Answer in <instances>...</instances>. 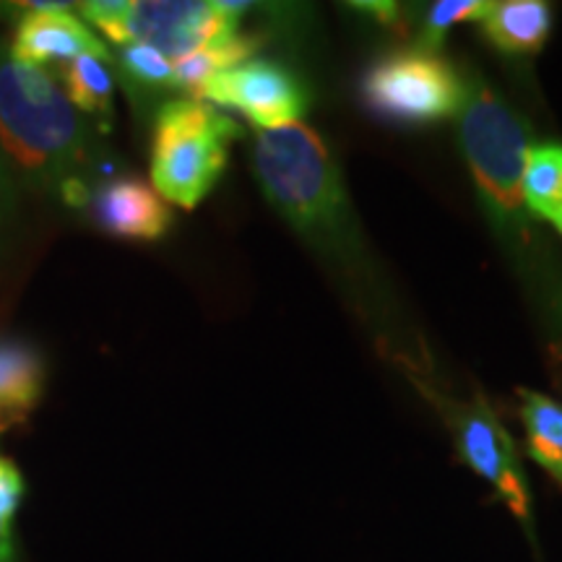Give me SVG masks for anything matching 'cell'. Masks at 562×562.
I'll use <instances>...</instances> for the list:
<instances>
[{"instance_id": "1", "label": "cell", "mask_w": 562, "mask_h": 562, "mask_svg": "<svg viewBox=\"0 0 562 562\" xmlns=\"http://www.w3.org/2000/svg\"><path fill=\"white\" fill-rule=\"evenodd\" d=\"M459 131L482 206L518 263L526 292L539 307L544 331L562 362V271L533 227L521 188L526 157L531 151L529 128L501 94L476 76H469L463 81Z\"/></svg>"}, {"instance_id": "2", "label": "cell", "mask_w": 562, "mask_h": 562, "mask_svg": "<svg viewBox=\"0 0 562 562\" xmlns=\"http://www.w3.org/2000/svg\"><path fill=\"white\" fill-rule=\"evenodd\" d=\"M0 151L26 191L66 209H89L110 167L89 125L68 102L50 70L30 66L0 40Z\"/></svg>"}, {"instance_id": "3", "label": "cell", "mask_w": 562, "mask_h": 562, "mask_svg": "<svg viewBox=\"0 0 562 562\" xmlns=\"http://www.w3.org/2000/svg\"><path fill=\"white\" fill-rule=\"evenodd\" d=\"M252 170L273 209L355 292L370 290V261L331 149L302 123L258 131Z\"/></svg>"}, {"instance_id": "4", "label": "cell", "mask_w": 562, "mask_h": 562, "mask_svg": "<svg viewBox=\"0 0 562 562\" xmlns=\"http://www.w3.org/2000/svg\"><path fill=\"white\" fill-rule=\"evenodd\" d=\"M237 125L201 100L161 104L151 133V182L161 199L195 209L227 170Z\"/></svg>"}, {"instance_id": "5", "label": "cell", "mask_w": 562, "mask_h": 562, "mask_svg": "<svg viewBox=\"0 0 562 562\" xmlns=\"http://www.w3.org/2000/svg\"><path fill=\"white\" fill-rule=\"evenodd\" d=\"M76 9L112 45L136 42L175 63L240 32V16L250 5L201 0H89Z\"/></svg>"}, {"instance_id": "6", "label": "cell", "mask_w": 562, "mask_h": 562, "mask_svg": "<svg viewBox=\"0 0 562 562\" xmlns=\"http://www.w3.org/2000/svg\"><path fill=\"white\" fill-rule=\"evenodd\" d=\"M364 100L375 112L396 121H440L461 110L463 81L432 50L385 55L362 83Z\"/></svg>"}, {"instance_id": "7", "label": "cell", "mask_w": 562, "mask_h": 562, "mask_svg": "<svg viewBox=\"0 0 562 562\" xmlns=\"http://www.w3.org/2000/svg\"><path fill=\"white\" fill-rule=\"evenodd\" d=\"M422 391L432 398V404L446 417L461 461L472 467L482 480H487L513 516L526 529H531L529 484L524 480L516 442L495 417V412L480 396L472 404H456L430 383H422Z\"/></svg>"}, {"instance_id": "8", "label": "cell", "mask_w": 562, "mask_h": 562, "mask_svg": "<svg viewBox=\"0 0 562 562\" xmlns=\"http://www.w3.org/2000/svg\"><path fill=\"white\" fill-rule=\"evenodd\" d=\"M201 100L243 112L258 131H271L297 123L311 104V94L290 68L271 60H245L216 76Z\"/></svg>"}, {"instance_id": "9", "label": "cell", "mask_w": 562, "mask_h": 562, "mask_svg": "<svg viewBox=\"0 0 562 562\" xmlns=\"http://www.w3.org/2000/svg\"><path fill=\"white\" fill-rule=\"evenodd\" d=\"M16 30H13L11 53L30 66L47 63H70L81 55H94L104 63H112L108 45L83 24L79 13L66 3H19Z\"/></svg>"}, {"instance_id": "10", "label": "cell", "mask_w": 562, "mask_h": 562, "mask_svg": "<svg viewBox=\"0 0 562 562\" xmlns=\"http://www.w3.org/2000/svg\"><path fill=\"white\" fill-rule=\"evenodd\" d=\"M89 214L104 235L133 243L161 240L172 227L167 201L136 175H108L97 182Z\"/></svg>"}, {"instance_id": "11", "label": "cell", "mask_w": 562, "mask_h": 562, "mask_svg": "<svg viewBox=\"0 0 562 562\" xmlns=\"http://www.w3.org/2000/svg\"><path fill=\"white\" fill-rule=\"evenodd\" d=\"M47 364L34 344L0 336V432L24 425L45 396Z\"/></svg>"}, {"instance_id": "12", "label": "cell", "mask_w": 562, "mask_h": 562, "mask_svg": "<svg viewBox=\"0 0 562 562\" xmlns=\"http://www.w3.org/2000/svg\"><path fill=\"white\" fill-rule=\"evenodd\" d=\"M482 30L505 53H537L550 34V5L539 0H503L484 11Z\"/></svg>"}, {"instance_id": "13", "label": "cell", "mask_w": 562, "mask_h": 562, "mask_svg": "<svg viewBox=\"0 0 562 562\" xmlns=\"http://www.w3.org/2000/svg\"><path fill=\"white\" fill-rule=\"evenodd\" d=\"M261 40L252 34H229L214 45L195 50L186 58L172 63V89L188 94V100H201L203 89L209 87L216 76L224 70L240 66V63L250 60V55L258 50Z\"/></svg>"}, {"instance_id": "14", "label": "cell", "mask_w": 562, "mask_h": 562, "mask_svg": "<svg viewBox=\"0 0 562 562\" xmlns=\"http://www.w3.org/2000/svg\"><path fill=\"white\" fill-rule=\"evenodd\" d=\"M58 79L68 102L108 131L115 121V76L108 63L94 55H81L58 70Z\"/></svg>"}, {"instance_id": "15", "label": "cell", "mask_w": 562, "mask_h": 562, "mask_svg": "<svg viewBox=\"0 0 562 562\" xmlns=\"http://www.w3.org/2000/svg\"><path fill=\"white\" fill-rule=\"evenodd\" d=\"M521 419L531 459L562 487V404L544 393L521 391Z\"/></svg>"}, {"instance_id": "16", "label": "cell", "mask_w": 562, "mask_h": 562, "mask_svg": "<svg viewBox=\"0 0 562 562\" xmlns=\"http://www.w3.org/2000/svg\"><path fill=\"white\" fill-rule=\"evenodd\" d=\"M521 188L531 214L558 220L562 214V146H531Z\"/></svg>"}, {"instance_id": "17", "label": "cell", "mask_w": 562, "mask_h": 562, "mask_svg": "<svg viewBox=\"0 0 562 562\" xmlns=\"http://www.w3.org/2000/svg\"><path fill=\"white\" fill-rule=\"evenodd\" d=\"M112 63H115L117 74H121V79L131 89H172V60L154 50V47L131 42V45L117 47V53L112 55Z\"/></svg>"}, {"instance_id": "18", "label": "cell", "mask_w": 562, "mask_h": 562, "mask_svg": "<svg viewBox=\"0 0 562 562\" xmlns=\"http://www.w3.org/2000/svg\"><path fill=\"white\" fill-rule=\"evenodd\" d=\"M24 476L9 456L0 453V562H19L16 516L24 501Z\"/></svg>"}, {"instance_id": "19", "label": "cell", "mask_w": 562, "mask_h": 562, "mask_svg": "<svg viewBox=\"0 0 562 562\" xmlns=\"http://www.w3.org/2000/svg\"><path fill=\"white\" fill-rule=\"evenodd\" d=\"M490 3H480V0H440L435 3L425 19V32H422V45L435 53L446 32L453 24L467 19H482Z\"/></svg>"}, {"instance_id": "20", "label": "cell", "mask_w": 562, "mask_h": 562, "mask_svg": "<svg viewBox=\"0 0 562 562\" xmlns=\"http://www.w3.org/2000/svg\"><path fill=\"white\" fill-rule=\"evenodd\" d=\"M13 209H16V178H13L11 165L0 151V248H3L5 232L11 227Z\"/></svg>"}, {"instance_id": "21", "label": "cell", "mask_w": 562, "mask_h": 562, "mask_svg": "<svg viewBox=\"0 0 562 562\" xmlns=\"http://www.w3.org/2000/svg\"><path fill=\"white\" fill-rule=\"evenodd\" d=\"M355 9L372 13V16L381 21H396L398 16V9L393 3H355Z\"/></svg>"}, {"instance_id": "22", "label": "cell", "mask_w": 562, "mask_h": 562, "mask_svg": "<svg viewBox=\"0 0 562 562\" xmlns=\"http://www.w3.org/2000/svg\"><path fill=\"white\" fill-rule=\"evenodd\" d=\"M554 227H558V229H560V232H562V214H560V216H558V220H554Z\"/></svg>"}]
</instances>
